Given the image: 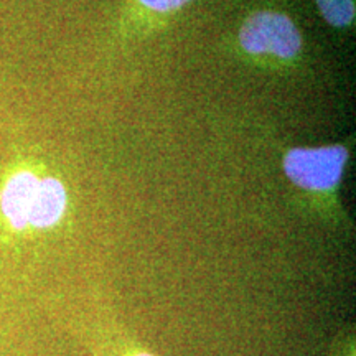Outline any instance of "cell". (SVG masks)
Returning <instances> with one entry per match:
<instances>
[{
	"instance_id": "8992f818",
	"label": "cell",
	"mask_w": 356,
	"mask_h": 356,
	"mask_svg": "<svg viewBox=\"0 0 356 356\" xmlns=\"http://www.w3.org/2000/svg\"><path fill=\"white\" fill-rule=\"evenodd\" d=\"M139 356H150V355H147V353H142V355H139Z\"/></svg>"
},
{
	"instance_id": "3957f363",
	"label": "cell",
	"mask_w": 356,
	"mask_h": 356,
	"mask_svg": "<svg viewBox=\"0 0 356 356\" xmlns=\"http://www.w3.org/2000/svg\"><path fill=\"white\" fill-rule=\"evenodd\" d=\"M244 50L254 55L292 58L300 50V33L289 17L277 12H257L241 29Z\"/></svg>"
},
{
	"instance_id": "7a4b0ae2",
	"label": "cell",
	"mask_w": 356,
	"mask_h": 356,
	"mask_svg": "<svg viewBox=\"0 0 356 356\" xmlns=\"http://www.w3.org/2000/svg\"><path fill=\"white\" fill-rule=\"evenodd\" d=\"M348 150L341 145L293 149L284 160L287 177L302 188L325 191L340 181Z\"/></svg>"
},
{
	"instance_id": "277c9868",
	"label": "cell",
	"mask_w": 356,
	"mask_h": 356,
	"mask_svg": "<svg viewBox=\"0 0 356 356\" xmlns=\"http://www.w3.org/2000/svg\"><path fill=\"white\" fill-rule=\"evenodd\" d=\"M323 19L333 26H346L355 19V0H315Z\"/></svg>"
},
{
	"instance_id": "6da1fadb",
	"label": "cell",
	"mask_w": 356,
	"mask_h": 356,
	"mask_svg": "<svg viewBox=\"0 0 356 356\" xmlns=\"http://www.w3.org/2000/svg\"><path fill=\"white\" fill-rule=\"evenodd\" d=\"M0 203L13 228L24 229L29 225L48 228L63 216L66 191L56 178H38L30 172H20L8 180Z\"/></svg>"
},
{
	"instance_id": "5b68a950",
	"label": "cell",
	"mask_w": 356,
	"mask_h": 356,
	"mask_svg": "<svg viewBox=\"0 0 356 356\" xmlns=\"http://www.w3.org/2000/svg\"><path fill=\"white\" fill-rule=\"evenodd\" d=\"M190 0H140L145 7L152 8L155 12H170L184 7Z\"/></svg>"
}]
</instances>
